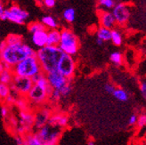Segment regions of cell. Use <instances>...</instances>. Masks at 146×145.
I'll list each match as a JSON object with an SVG mask.
<instances>
[{
    "label": "cell",
    "instance_id": "obj_1",
    "mask_svg": "<svg viewBox=\"0 0 146 145\" xmlns=\"http://www.w3.org/2000/svg\"><path fill=\"white\" fill-rule=\"evenodd\" d=\"M31 79L33 81V86L26 96L30 107L31 109L44 107L49 101V97L53 89L47 82L46 74L40 73Z\"/></svg>",
    "mask_w": 146,
    "mask_h": 145
},
{
    "label": "cell",
    "instance_id": "obj_2",
    "mask_svg": "<svg viewBox=\"0 0 146 145\" xmlns=\"http://www.w3.org/2000/svg\"><path fill=\"white\" fill-rule=\"evenodd\" d=\"M36 55V51L24 42L13 45H6L1 51V62L5 64V69H10L23 61L29 56Z\"/></svg>",
    "mask_w": 146,
    "mask_h": 145
},
{
    "label": "cell",
    "instance_id": "obj_3",
    "mask_svg": "<svg viewBox=\"0 0 146 145\" xmlns=\"http://www.w3.org/2000/svg\"><path fill=\"white\" fill-rule=\"evenodd\" d=\"M63 53L58 46H46L36 51V57L38 59L44 74H48L57 70Z\"/></svg>",
    "mask_w": 146,
    "mask_h": 145
},
{
    "label": "cell",
    "instance_id": "obj_4",
    "mask_svg": "<svg viewBox=\"0 0 146 145\" xmlns=\"http://www.w3.org/2000/svg\"><path fill=\"white\" fill-rule=\"evenodd\" d=\"M12 71L14 76L32 78L35 76L43 73L39 62L36 55L29 56L23 61L20 62L12 68Z\"/></svg>",
    "mask_w": 146,
    "mask_h": 145
},
{
    "label": "cell",
    "instance_id": "obj_5",
    "mask_svg": "<svg viewBox=\"0 0 146 145\" xmlns=\"http://www.w3.org/2000/svg\"><path fill=\"white\" fill-rule=\"evenodd\" d=\"M60 31L61 39L58 47L62 50L63 54L74 57L79 49V40L78 37L70 28H63L60 30Z\"/></svg>",
    "mask_w": 146,
    "mask_h": 145
},
{
    "label": "cell",
    "instance_id": "obj_6",
    "mask_svg": "<svg viewBox=\"0 0 146 145\" xmlns=\"http://www.w3.org/2000/svg\"><path fill=\"white\" fill-rule=\"evenodd\" d=\"M63 130L46 124L35 132L36 136L40 139L43 145H59V142Z\"/></svg>",
    "mask_w": 146,
    "mask_h": 145
},
{
    "label": "cell",
    "instance_id": "obj_7",
    "mask_svg": "<svg viewBox=\"0 0 146 145\" xmlns=\"http://www.w3.org/2000/svg\"><path fill=\"white\" fill-rule=\"evenodd\" d=\"M76 61L74 57L63 54L57 65V71L68 80H71L76 72Z\"/></svg>",
    "mask_w": 146,
    "mask_h": 145
},
{
    "label": "cell",
    "instance_id": "obj_8",
    "mask_svg": "<svg viewBox=\"0 0 146 145\" xmlns=\"http://www.w3.org/2000/svg\"><path fill=\"white\" fill-rule=\"evenodd\" d=\"M12 93H14L19 96L26 97L29 92L33 86V81L30 77H16L14 76L12 84L9 85Z\"/></svg>",
    "mask_w": 146,
    "mask_h": 145
},
{
    "label": "cell",
    "instance_id": "obj_9",
    "mask_svg": "<svg viewBox=\"0 0 146 145\" xmlns=\"http://www.w3.org/2000/svg\"><path fill=\"white\" fill-rule=\"evenodd\" d=\"M6 21L15 24L23 25L29 18V13L20 7L18 5H13L8 9H5Z\"/></svg>",
    "mask_w": 146,
    "mask_h": 145
},
{
    "label": "cell",
    "instance_id": "obj_10",
    "mask_svg": "<svg viewBox=\"0 0 146 145\" xmlns=\"http://www.w3.org/2000/svg\"><path fill=\"white\" fill-rule=\"evenodd\" d=\"M38 111H34V126L33 129L38 130L42 126L48 124L50 117L52 116L53 111L48 107H41L36 109Z\"/></svg>",
    "mask_w": 146,
    "mask_h": 145
},
{
    "label": "cell",
    "instance_id": "obj_11",
    "mask_svg": "<svg viewBox=\"0 0 146 145\" xmlns=\"http://www.w3.org/2000/svg\"><path fill=\"white\" fill-rule=\"evenodd\" d=\"M112 14L114 16L116 24L119 25H125L130 16V11L127 5L124 3L116 4V5L112 9Z\"/></svg>",
    "mask_w": 146,
    "mask_h": 145
},
{
    "label": "cell",
    "instance_id": "obj_12",
    "mask_svg": "<svg viewBox=\"0 0 146 145\" xmlns=\"http://www.w3.org/2000/svg\"><path fill=\"white\" fill-rule=\"evenodd\" d=\"M19 125L24 127L28 133H31L34 126V111L31 109L19 111Z\"/></svg>",
    "mask_w": 146,
    "mask_h": 145
},
{
    "label": "cell",
    "instance_id": "obj_13",
    "mask_svg": "<svg viewBox=\"0 0 146 145\" xmlns=\"http://www.w3.org/2000/svg\"><path fill=\"white\" fill-rule=\"evenodd\" d=\"M46 77L49 85L53 90H61L69 81L67 78H65L57 70L50 72V73L46 75Z\"/></svg>",
    "mask_w": 146,
    "mask_h": 145
},
{
    "label": "cell",
    "instance_id": "obj_14",
    "mask_svg": "<svg viewBox=\"0 0 146 145\" xmlns=\"http://www.w3.org/2000/svg\"><path fill=\"white\" fill-rule=\"evenodd\" d=\"M97 15L99 18L100 27L106 28L108 30H113V28L116 26V21L114 16L111 12H109L106 10H99L97 12Z\"/></svg>",
    "mask_w": 146,
    "mask_h": 145
},
{
    "label": "cell",
    "instance_id": "obj_15",
    "mask_svg": "<svg viewBox=\"0 0 146 145\" xmlns=\"http://www.w3.org/2000/svg\"><path fill=\"white\" fill-rule=\"evenodd\" d=\"M69 116L63 112H53L52 116L50 117L48 124L54 126L59 127L61 129L66 128L69 125Z\"/></svg>",
    "mask_w": 146,
    "mask_h": 145
},
{
    "label": "cell",
    "instance_id": "obj_16",
    "mask_svg": "<svg viewBox=\"0 0 146 145\" xmlns=\"http://www.w3.org/2000/svg\"><path fill=\"white\" fill-rule=\"evenodd\" d=\"M31 42L38 49L47 46V30H40L31 34Z\"/></svg>",
    "mask_w": 146,
    "mask_h": 145
},
{
    "label": "cell",
    "instance_id": "obj_17",
    "mask_svg": "<svg viewBox=\"0 0 146 145\" xmlns=\"http://www.w3.org/2000/svg\"><path fill=\"white\" fill-rule=\"evenodd\" d=\"M61 39L60 30H47V46H58Z\"/></svg>",
    "mask_w": 146,
    "mask_h": 145
},
{
    "label": "cell",
    "instance_id": "obj_18",
    "mask_svg": "<svg viewBox=\"0 0 146 145\" xmlns=\"http://www.w3.org/2000/svg\"><path fill=\"white\" fill-rule=\"evenodd\" d=\"M40 23L45 26V28L47 30H57L58 27H59V23H58L57 20L52 15H46V16L42 17Z\"/></svg>",
    "mask_w": 146,
    "mask_h": 145
},
{
    "label": "cell",
    "instance_id": "obj_19",
    "mask_svg": "<svg viewBox=\"0 0 146 145\" xmlns=\"http://www.w3.org/2000/svg\"><path fill=\"white\" fill-rule=\"evenodd\" d=\"M23 137V145H43L42 142L35 133H29Z\"/></svg>",
    "mask_w": 146,
    "mask_h": 145
},
{
    "label": "cell",
    "instance_id": "obj_20",
    "mask_svg": "<svg viewBox=\"0 0 146 145\" xmlns=\"http://www.w3.org/2000/svg\"><path fill=\"white\" fill-rule=\"evenodd\" d=\"M13 73L12 70L10 69H5L1 74H0V83L7 85H10L13 82Z\"/></svg>",
    "mask_w": 146,
    "mask_h": 145
},
{
    "label": "cell",
    "instance_id": "obj_21",
    "mask_svg": "<svg viewBox=\"0 0 146 145\" xmlns=\"http://www.w3.org/2000/svg\"><path fill=\"white\" fill-rule=\"evenodd\" d=\"M96 36H97V38L101 39L102 41H104V42L109 41V40H111V30H108L106 28L99 27L96 30Z\"/></svg>",
    "mask_w": 146,
    "mask_h": 145
},
{
    "label": "cell",
    "instance_id": "obj_22",
    "mask_svg": "<svg viewBox=\"0 0 146 145\" xmlns=\"http://www.w3.org/2000/svg\"><path fill=\"white\" fill-rule=\"evenodd\" d=\"M14 105H16V107L20 111H26V110H29V109H31L30 103H29L27 98L23 97V96H19L16 99L15 103H14Z\"/></svg>",
    "mask_w": 146,
    "mask_h": 145
},
{
    "label": "cell",
    "instance_id": "obj_23",
    "mask_svg": "<svg viewBox=\"0 0 146 145\" xmlns=\"http://www.w3.org/2000/svg\"><path fill=\"white\" fill-rule=\"evenodd\" d=\"M112 95L117 100H119L120 101H127L128 100V97H129L127 92L125 91L124 89H122V88H116L112 93Z\"/></svg>",
    "mask_w": 146,
    "mask_h": 145
},
{
    "label": "cell",
    "instance_id": "obj_24",
    "mask_svg": "<svg viewBox=\"0 0 146 145\" xmlns=\"http://www.w3.org/2000/svg\"><path fill=\"white\" fill-rule=\"evenodd\" d=\"M6 45H13L17 43L23 42V38L17 34H10L4 39Z\"/></svg>",
    "mask_w": 146,
    "mask_h": 145
},
{
    "label": "cell",
    "instance_id": "obj_25",
    "mask_svg": "<svg viewBox=\"0 0 146 145\" xmlns=\"http://www.w3.org/2000/svg\"><path fill=\"white\" fill-rule=\"evenodd\" d=\"M62 16L68 23H72L76 18V12L73 8H67L63 11Z\"/></svg>",
    "mask_w": 146,
    "mask_h": 145
},
{
    "label": "cell",
    "instance_id": "obj_26",
    "mask_svg": "<svg viewBox=\"0 0 146 145\" xmlns=\"http://www.w3.org/2000/svg\"><path fill=\"white\" fill-rule=\"evenodd\" d=\"M11 95V89L10 86L0 83V101L4 103L5 99Z\"/></svg>",
    "mask_w": 146,
    "mask_h": 145
},
{
    "label": "cell",
    "instance_id": "obj_27",
    "mask_svg": "<svg viewBox=\"0 0 146 145\" xmlns=\"http://www.w3.org/2000/svg\"><path fill=\"white\" fill-rule=\"evenodd\" d=\"M46 30V28L40 23V21H32V23H29V25H28V30L31 34L40 31V30Z\"/></svg>",
    "mask_w": 146,
    "mask_h": 145
},
{
    "label": "cell",
    "instance_id": "obj_28",
    "mask_svg": "<svg viewBox=\"0 0 146 145\" xmlns=\"http://www.w3.org/2000/svg\"><path fill=\"white\" fill-rule=\"evenodd\" d=\"M111 40L112 41V43L117 46H119L122 45L123 43V38H122V35L121 33L117 30H111Z\"/></svg>",
    "mask_w": 146,
    "mask_h": 145
},
{
    "label": "cell",
    "instance_id": "obj_29",
    "mask_svg": "<svg viewBox=\"0 0 146 145\" xmlns=\"http://www.w3.org/2000/svg\"><path fill=\"white\" fill-rule=\"evenodd\" d=\"M116 5L115 0H98V6L102 10L104 9H113Z\"/></svg>",
    "mask_w": 146,
    "mask_h": 145
},
{
    "label": "cell",
    "instance_id": "obj_30",
    "mask_svg": "<svg viewBox=\"0 0 146 145\" xmlns=\"http://www.w3.org/2000/svg\"><path fill=\"white\" fill-rule=\"evenodd\" d=\"M110 60L115 65H121L123 62V55L120 52H114L110 55Z\"/></svg>",
    "mask_w": 146,
    "mask_h": 145
},
{
    "label": "cell",
    "instance_id": "obj_31",
    "mask_svg": "<svg viewBox=\"0 0 146 145\" xmlns=\"http://www.w3.org/2000/svg\"><path fill=\"white\" fill-rule=\"evenodd\" d=\"M62 100V96L61 95V93L59 90H53L52 93L49 97V101L51 103H54V104H57L59 103L60 101Z\"/></svg>",
    "mask_w": 146,
    "mask_h": 145
},
{
    "label": "cell",
    "instance_id": "obj_32",
    "mask_svg": "<svg viewBox=\"0 0 146 145\" xmlns=\"http://www.w3.org/2000/svg\"><path fill=\"white\" fill-rule=\"evenodd\" d=\"M60 91V93H61V95H62V99L63 98H66V97H68L70 93H71V92H72V84H71V80H69L67 83H66V85H65L61 89V90H59Z\"/></svg>",
    "mask_w": 146,
    "mask_h": 145
},
{
    "label": "cell",
    "instance_id": "obj_33",
    "mask_svg": "<svg viewBox=\"0 0 146 145\" xmlns=\"http://www.w3.org/2000/svg\"><path fill=\"white\" fill-rule=\"evenodd\" d=\"M136 126L139 128H143L146 126V114H141L140 116H138Z\"/></svg>",
    "mask_w": 146,
    "mask_h": 145
},
{
    "label": "cell",
    "instance_id": "obj_34",
    "mask_svg": "<svg viewBox=\"0 0 146 145\" xmlns=\"http://www.w3.org/2000/svg\"><path fill=\"white\" fill-rule=\"evenodd\" d=\"M0 113H1V116L4 119H6L9 117V106H7L5 104H3L1 106V111H0Z\"/></svg>",
    "mask_w": 146,
    "mask_h": 145
},
{
    "label": "cell",
    "instance_id": "obj_35",
    "mask_svg": "<svg viewBox=\"0 0 146 145\" xmlns=\"http://www.w3.org/2000/svg\"><path fill=\"white\" fill-rule=\"evenodd\" d=\"M56 5V0H43L42 5H44L46 8H53Z\"/></svg>",
    "mask_w": 146,
    "mask_h": 145
},
{
    "label": "cell",
    "instance_id": "obj_36",
    "mask_svg": "<svg viewBox=\"0 0 146 145\" xmlns=\"http://www.w3.org/2000/svg\"><path fill=\"white\" fill-rule=\"evenodd\" d=\"M139 87H140V92L142 93L143 97L146 100V80L141 81Z\"/></svg>",
    "mask_w": 146,
    "mask_h": 145
},
{
    "label": "cell",
    "instance_id": "obj_37",
    "mask_svg": "<svg viewBox=\"0 0 146 145\" xmlns=\"http://www.w3.org/2000/svg\"><path fill=\"white\" fill-rule=\"evenodd\" d=\"M115 89H116V87L112 84H109L108 83V84L104 85V90H105V92L110 93V95H112L113 92L115 91Z\"/></svg>",
    "mask_w": 146,
    "mask_h": 145
},
{
    "label": "cell",
    "instance_id": "obj_38",
    "mask_svg": "<svg viewBox=\"0 0 146 145\" xmlns=\"http://www.w3.org/2000/svg\"><path fill=\"white\" fill-rule=\"evenodd\" d=\"M0 21H6L5 17V9L4 8V5L0 0Z\"/></svg>",
    "mask_w": 146,
    "mask_h": 145
},
{
    "label": "cell",
    "instance_id": "obj_39",
    "mask_svg": "<svg viewBox=\"0 0 146 145\" xmlns=\"http://www.w3.org/2000/svg\"><path fill=\"white\" fill-rule=\"evenodd\" d=\"M137 118H138V116H137L136 114H132V115L130 116V118H129L128 124H129L130 126H135V125H136Z\"/></svg>",
    "mask_w": 146,
    "mask_h": 145
},
{
    "label": "cell",
    "instance_id": "obj_40",
    "mask_svg": "<svg viewBox=\"0 0 146 145\" xmlns=\"http://www.w3.org/2000/svg\"><path fill=\"white\" fill-rule=\"evenodd\" d=\"M14 142L16 145H23V137L21 135L14 136Z\"/></svg>",
    "mask_w": 146,
    "mask_h": 145
},
{
    "label": "cell",
    "instance_id": "obj_41",
    "mask_svg": "<svg viewBox=\"0 0 146 145\" xmlns=\"http://www.w3.org/2000/svg\"><path fill=\"white\" fill-rule=\"evenodd\" d=\"M5 69V64L1 62V61H0V74H1V72L4 70Z\"/></svg>",
    "mask_w": 146,
    "mask_h": 145
},
{
    "label": "cell",
    "instance_id": "obj_42",
    "mask_svg": "<svg viewBox=\"0 0 146 145\" xmlns=\"http://www.w3.org/2000/svg\"><path fill=\"white\" fill-rule=\"evenodd\" d=\"M104 41H102L101 39H99V38H96V44H97L98 46H102V45L104 44Z\"/></svg>",
    "mask_w": 146,
    "mask_h": 145
},
{
    "label": "cell",
    "instance_id": "obj_43",
    "mask_svg": "<svg viewBox=\"0 0 146 145\" xmlns=\"http://www.w3.org/2000/svg\"><path fill=\"white\" fill-rule=\"evenodd\" d=\"M86 145H96V142H94L93 140H89L88 142H87Z\"/></svg>",
    "mask_w": 146,
    "mask_h": 145
},
{
    "label": "cell",
    "instance_id": "obj_44",
    "mask_svg": "<svg viewBox=\"0 0 146 145\" xmlns=\"http://www.w3.org/2000/svg\"><path fill=\"white\" fill-rule=\"evenodd\" d=\"M35 1L38 3V5H42V1H43V0H35Z\"/></svg>",
    "mask_w": 146,
    "mask_h": 145
},
{
    "label": "cell",
    "instance_id": "obj_45",
    "mask_svg": "<svg viewBox=\"0 0 146 145\" xmlns=\"http://www.w3.org/2000/svg\"><path fill=\"white\" fill-rule=\"evenodd\" d=\"M0 61H1V52H0Z\"/></svg>",
    "mask_w": 146,
    "mask_h": 145
}]
</instances>
